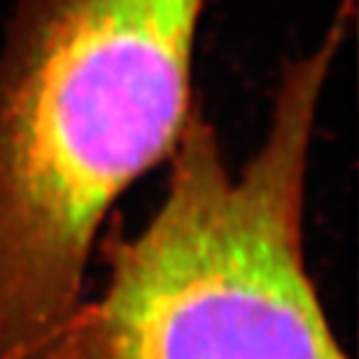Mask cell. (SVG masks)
<instances>
[{
    "instance_id": "cell-2",
    "label": "cell",
    "mask_w": 359,
    "mask_h": 359,
    "mask_svg": "<svg viewBox=\"0 0 359 359\" xmlns=\"http://www.w3.org/2000/svg\"><path fill=\"white\" fill-rule=\"evenodd\" d=\"M350 24L343 0L287 59L241 168L198 107L152 217L112 243L100 294L33 359H348L308 273L304 224L320 105Z\"/></svg>"
},
{
    "instance_id": "cell-1",
    "label": "cell",
    "mask_w": 359,
    "mask_h": 359,
    "mask_svg": "<svg viewBox=\"0 0 359 359\" xmlns=\"http://www.w3.org/2000/svg\"><path fill=\"white\" fill-rule=\"evenodd\" d=\"M208 0H14L0 49V359H33L84 299L107 212L198 112Z\"/></svg>"
}]
</instances>
